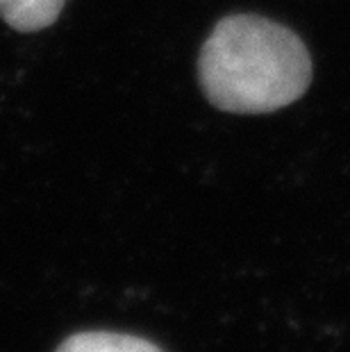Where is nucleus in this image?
Returning <instances> with one entry per match:
<instances>
[{
	"instance_id": "1",
	"label": "nucleus",
	"mask_w": 350,
	"mask_h": 352,
	"mask_svg": "<svg viewBox=\"0 0 350 352\" xmlns=\"http://www.w3.org/2000/svg\"><path fill=\"white\" fill-rule=\"evenodd\" d=\"M311 57L294 30L257 14H230L214 25L198 57L205 98L230 114H271L311 85Z\"/></svg>"
},
{
	"instance_id": "2",
	"label": "nucleus",
	"mask_w": 350,
	"mask_h": 352,
	"mask_svg": "<svg viewBox=\"0 0 350 352\" xmlns=\"http://www.w3.org/2000/svg\"><path fill=\"white\" fill-rule=\"evenodd\" d=\"M55 352H164L157 343L144 336L109 332V329H89L76 332L59 343Z\"/></svg>"
},
{
	"instance_id": "3",
	"label": "nucleus",
	"mask_w": 350,
	"mask_h": 352,
	"mask_svg": "<svg viewBox=\"0 0 350 352\" xmlns=\"http://www.w3.org/2000/svg\"><path fill=\"white\" fill-rule=\"evenodd\" d=\"M66 0H0V19L17 32H39L59 19Z\"/></svg>"
}]
</instances>
